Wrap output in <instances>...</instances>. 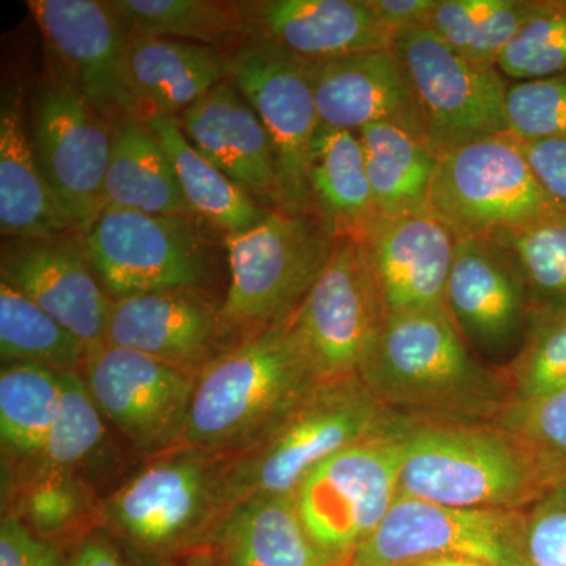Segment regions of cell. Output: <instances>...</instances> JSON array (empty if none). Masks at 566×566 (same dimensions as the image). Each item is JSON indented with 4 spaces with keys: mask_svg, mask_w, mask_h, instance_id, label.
<instances>
[{
    "mask_svg": "<svg viewBox=\"0 0 566 566\" xmlns=\"http://www.w3.org/2000/svg\"><path fill=\"white\" fill-rule=\"evenodd\" d=\"M65 566H136L122 553L120 546L104 534L84 536L65 558ZM142 566V564H140Z\"/></svg>",
    "mask_w": 566,
    "mask_h": 566,
    "instance_id": "46",
    "label": "cell"
},
{
    "mask_svg": "<svg viewBox=\"0 0 566 566\" xmlns=\"http://www.w3.org/2000/svg\"><path fill=\"white\" fill-rule=\"evenodd\" d=\"M526 516L520 510L457 509L398 495L381 526L348 566H401L428 557H460L490 566H528Z\"/></svg>",
    "mask_w": 566,
    "mask_h": 566,
    "instance_id": "11",
    "label": "cell"
},
{
    "mask_svg": "<svg viewBox=\"0 0 566 566\" xmlns=\"http://www.w3.org/2000/svg\"><path fill=\"white\" fill-rule=\"evenodd\" d=\"M390 417L357 376L316 382L251 444L221 457L223 512L253 495L296 493L316 465L378 433Z\"/></svg>",
    "mask_w": 566,
    "mask_h": 566,
    "instance_id": "4",
    "label": "cell"
},
{
    "mask_svg": "<svg viewBox=\"0 0 566 566\" xmlns=\"http://www.w3.org/2000/svg\"><path fill=\"white\" fill-rule=\"evenodd\" d=\"M524 551L528 566H566V493L551 495L526 516Z\"/></svg>",
    "mask_w": 566,
    "mask_h": 566,
    "instance_id": "42",
    "label": "cell"
},
{
    "mask_svg": "<svg viewBox=\"0 0 566 566\" xmlns=\"http://www.w3.org/2000/svg\"><path fill=\"white\" fill-rule=\"evenodd\" d=\"M147 125L169 156L181 191L197 218L226 234L251 230L266 218L270 210L193 148L177 117L153 115Z\"/></svg>",
    "mask_w": 566,
    "mask_h": 566,
    "instance_id": "30",
    "label": "cell"
},
{
    "mask_svg": "<svg viewBox=\"0 0 566 566\" xmlns=\"http://www.w3.org/2000/svg\"><path fill=\"white\" fill-rule=\"evenodd\" d=\"M345 566H348V565H345Z\"/></svg>",
    "mask_w": 566,
    "mask_h": 566,
    "instance_id": "49",
    "label": "cell"
},
{
    "mask_svg": "<svg viewBox=\"0 0 566 566\" xmlns=\"http://www.w3.org/2000/svg\"><path fill=\"white\" fill-rule=\"evenodd\" d=\"M230 70V52L189 41L132 36L126 50L129 91L145 123L153 115L178 117L229 81Z\"/></svg>",
    "mask_w": 566,
    "mask_h": 566,
    "instance_id": "25",
    "label": "cell"
},
{
    "mask_svg": "<svg viewBox=\"0 0 566 566\" xmlns=\"http://www.w3.org/2000/svg\"><path fill=\"white\" fill-rule=\"evenodd\" d=\"M444 303L472 352L504 356L523 348L531 326L526 290L493 238L458 240Z\"/></svg>",
    "mask_w": 566,
    "mask_h": 566,
    "instance_id": "17",
    "label": "cell"
},
{
    "mask_svg": "<svg viewBox=\"0 0 566 566\" xmlns=\"http://www.w3.org/2000/svg\"><path fill=\"white\" fill-rule=\"evenodd\" d=\"M31 142L41 174L77 232L104 210L112 125L48 66L32 106Z\"/></svg>",
    "mask_w": 566,
    "mask_h": 566,
    "instance_id": "12",
    "label": "cell"
},
{
    "mask_svg": "<svg viewBox=\"0 0 566 566\" xmlns=\"http://www.w3.org/2000/svg\"><path fill=\"white\" fill-rule=\"evenodd\" d=\"M335 243L314 214L283 211L268 212L251 230L226 234L230 283L219 314L227 333L248 337L289 319L323 273Z\"/></svg>",
    "mask_w": 566,
    "mask_h": 566,
    "instance_id": "6",
    "label": "cell"
},
{
    "mask_svg": "<svg viewBox=\"0 0 566 566\" xmlns=\"http://www.w3.org/2000/svg\"><path fill=\"white\" fill-rule=\"evenodd\" d=\"M88 509L87 488L74 472L32 471L22 490L17 515L33 534L54 543L76 527Z\"/></svg>",
    "mask_w": 566,
    "mask_h": 566,
    "instance_id": "39",
    "label": "cell"
},
{
    "mask_svg": "<svg viewBox=\"0 0 566 566\" xmlns=\"http://www.w3.org/2000/svg\"><path fill=\"white\" fill-rule=\"evenodd\" d=\"M87 346L10 283L0 282V357L55 371H82Z\"/></svg>",
    "mask_w": 566,
    "mask_h": 566,
    "instance_id": "34",
    "label": "cell"
},
{
    "mask_svg": "<svg viewBox=\"0 0 566 566\" xmlns=\"http://www.w3.org/2000/svg\"><path fill=\"white\" fill-rule=\"evenodd\" d=\"M551 211L515 134H497L438 155L430 212L458 240L516 229Z\"/></svg>",
    "mask_w": 566,
    "mask_h": 566,
    "instance_id": "7",
    "label": "cell"
},
{
    "mask_svg": "<svg viewBox=\"0 0 566 566\" xmlns=\"http://www.w3.org/2000/svg\"><path fill=\"white\" fill-rule=\"evenodd\" d=\"M497 69L510 82L538 80L566 71V0H538V6Z\"/></svg>",
    "mask_w": 566,
    "mask_h": 566,
    "instance_id": "37",
    "label": "cell"
},
{
    "mask_svg": "<svg viewBox=\"0 0 566 566\" xmlns=\"http://www.w3.org/2000/svg\"><path fill=\"white\" fill-rule=\"evenodd\" d=\"M400 495L457 509L520 510L553 480L502 427L392 415Z\"/></svg>",
    "mask_w": 566,
    "mask_h": 566,
    "instance_id": "2",
    "label": "cell"
},
{
    "mask_svg": "<svg viewBox=\"0 0 566 566\" xmlns=\"http://www.w3.org/2000/svg\"><path fill=\"white\" fill-rule=\"evenodd\" d=\"M243 10L248 35L308 65L386 50L392 41L368 0H253Z\"/></svg>",
    "mask_w": 566,
    "mask_h": 566,
    "instance_id": "22",
    "label": "cell"
},
{
    "mask_svg": "<svg viewBox=\"0 0 566 566\" xmlns=\"http://www.w3.org/2000/svg\"><path fill=\"white\" fill-rule=\"evenodd\" d=\"M129 36L205 44L233 54L248 36L243 2L111 0Z\"/></svg>",
    "mask_w": 566,
    "mask_h": 566,
    "instance_id": "31",
    "label": "cell"
},
{
    "mask_svg": "<svg viewBox=\"0 0 566 566\" xmlns=\"http://www.w3.org/2000/svg\"><path fill=\"white\" fill-rule=\"evenodd\" d=\"M140 564L142 566H216L207 549L197 551V553L174 558V560L156 562V564H147V562H140Z\"/></svg>",
    "mask_w": 566,
    "mask_h": 566,
    "instance_id": "47",
    "label": "cell"
},
{
    "mask_svg": "<svg viewBox=\"0 0 566 566\" xmlns=\"http://www.w3.org/2000/svg\"><path fill=\"white\" fill-rule=\"evenodd\" d=\"M458 238L433 212L379 219L360 241L386 315L446 308Z\"/></svg>",
    "mask_w": 566,
    "mask_h": 566,
    "instance_id": "19",
    "label": "cell"
},
{
    "mask_svg": "<svg viewBox=\"0 0 566 566\" xmlns=\"http://www.w3.org/2000/svg\"><path fill=\"white\" fill-rule=\"evenodd\" d=\"M357 378L387 411L479 422L509 405L504 379L474 359L446 308L386 315Z\"/></svg>",
    "mask_w": 566,
    "mask_h": 566,
    "instance_id": "1",
    "label": "cell"
},
{
    "mask_svg": "<svg viewBox=\"0 0 566 566\" xmlns=\"http://www.w3.org/2000/svg\"><path fill=\"white\" fill-rule=\"evenodd\" d=\"M104 417L80 371H62L57 415L32 471H70L80 468L103 444Z\"/></svg>",
    "mask_w": 566,
    "mask_h": 566,
    "instance_id": "36",
    "label": "cell"
},
{
    "mask_svg": "<svg viewBox=\"0 0 566 566\" xmlns=\"http://www.w3.org/2000/svg\"><path fill=\"white\" fill-rule=\"evenodd\" d=\"M385 318L363 248L342 238L290 316V329L316 381H337L357 376Z\"/></svg>",
    "mask_w": 566,
    "mask_h": 566,
    "instance_id": "13",
    "label": "cell"
},
{
    "mask_svg": "<svg viewBox=\"0 0 566 566\" xmlns=\"http://www.w3.org/2000/svg\"><path fill=\"white\" fill-rule=\"evenodd\" d=\"M401 449L392 417L382 430L316 465L300 488L297 510L324 553L342 565L381 526L400 495Z\"/></svg>",
    "mask_w": 566,
    "mask_h": 566,
    "instance_id": "8",
    "label": "cell"
},
{
    "mask_svg": "<svg viewBox=\"0 0 566 566\" xmlns=\"http://www.w3.org/2000/svg\"><path fill=\"white\" fill-rule=\"evenodd\" d=\"M193 221L104 208L82 237L112 300L207 285L212 274L210 245Z\"/></svg>",
    "mask_w": 566,
    "mask_h": 566,
    "instance_id": "9",
    "label": "cell"
},
{
    "mask_svg": "<svg viewBox=\"0 0 566 566\" xmlns=\"http://www.w3.org/2000/svg\"><path fill=\"white\" fill-rule=\"evenodd\" d=\"M506 375L513 385L509 405L528 403L565 389L566 315L532 324Z\"/></svg>",
    "mask_w": 566,
    "mask_h": 566,
    "instance_id": "38",
    "label": "cell"
},
{
    "mask_svg": "<svg viewBox=\"0 0 566 566\" xmlns=\"http://www.w3.org/2000/svg\"><path fill=\"white\" fill-rule=\"evenodd\" d=\"M0 230L7 240L80 233L41 174L17 96L0 109Z\"/></svg>",
    "mask_w": 566,
    "mask_h": 566,
    "instance_id": "27",
    "label": "cell"
},
{
    "mask_svg": "<svg viewBox=\"0 0 566 566\" xmlns=\"http://www.w3.org/2000/svg\"><path fill=\"white\" fill-rule=\"evenodd\" d=\"M390 50L403 65L424 137L438 155L510 133V81L499 69L465 61L430 29L394 33Z\"/></svg>",
    "mask_w": 566,
    "mask_h": 566,
    "instance_id": "10",
    "label": "cell"
},
{
    "mask_svg": "<svg viewBox=\"0 0 566 566\" xmlns=\"http://www.w3.org/2000/svg\"><path fill=\"white\" fill-rule=\"evenodd\" d=\"M390 33L428 29L438 0H368Z\"/></svg>",
    "mask_w": 566,
    "mask_h": 566,
    "instance_id": "45",
    "label": "cell"
},
{
    "mask_svg": "<svg viewBox=\"0 0 566 566\" xmlns=\"http://www.w3.org/2000/svg\"><path fill=\"white\" fill-rule=\"evenodd\" d=\"M177 118L193 148L234 185L266 210H283L273 144L232 81L216 85Z\"/></svg>",
    "mask_w": 566,
    "mask_h": 566,
    "instance_id": "21",
    "label": "cell"
},
{
    "mask_svg": "<svg viewBox=\"0 0 566 566\" xmlns=\"http://www.w3.org/2000/svg\"><path fill=\"white\" fill-rule=\"evenodd\" d=\"M312 214L335 240L360 241L379 221L359 134L318 125L308 151Z\"/></svg>",
    "mask_w": 566,
    "mask_h": 566,
    "instance_id": "26",
    "label": "cell"
},
{
    "mask_svg": "<svg viewBox=\"0 0 566 566\" xmlns=\"http://www.w3.org/2000/svg\"><path fill=\"white\" fill-rule=\"evenodd\" d=\"M357 134L379 219L430 211L438 153L420 137L390 123H374Z\"/></svg>",
    "mask_w": 566,
    "mask_h": 566,
    "instance_id": "29",
    "label": "cell"
},
{
    "mask_svg": "<svg viewBox=\"0 0 566 566\" xmlns=\"http://www.w3.org/2000/svg\"><path fill=\"white\" fill-rule=\"evenodd\" d=\"M510 133L523 142L566 137V71L538 80L510 82Z\"/></svg>",
    "mask_w": 566,
    "mask_h": 566,
    "instance_id": "41",
    "label": "cell"
},
{
    "mask_svg": "<svg viewBox=\"0 0 566 566\" xmlns=\"http://www.w3.org/2000/svg\"><path fill=\"white\" fill-rule=\"evenodd\" d=\"M538 0H438L428 29L465 61L497 69Z\"/></svg>",
    "mask_w": 566,
    "mask_h": 566,
    "instance_id": "33",
    "label": "cell"
},
{
    "mask_svg": "<svg viewBox=\"0 0 566 566\" xmlns=\"http://www.w3.org/2000/svg\"><path fill=\"white\" fill-rule=\"evenodd\" d=\"M311 76L319 125L357 133L390 123L427 142L411 84L390 48L316 63Z\"/></svg>",
    "mask_w": 566,
    "mask_h": 566,
    "instance_id": "23",
    "label": "cell"
},
{
    "mask_svg": "<svg viewBox=\"0 0 566 566\" xmlns=\"http://www.w3.org/2000/svg\"><path fill=\"white\" fill-rule=\"evenodd\" d=\"M401 566H490L482 562L469 560L460 557H428L420 560L409 562Z\"/></svg>",
    "mask_w": 566,
    "mask_h": 566,
    "instance_id": "48",
    "label": "cell"
},
{
    "mask_svg": "<svg viewBox=\"0 0 566 566\" xmlns=\"http://www.w3.org/2000/svg\"><path fill=\"white\" fill-rule=\"evenodd\" d=\"M0 566H65L57 545L33 534L17 513L0 521Z\"/></svg>",
    "mask_w": 566,
    "mask_h": 566,
    "instance_id": "43",
    "label": "cell"
},
{
    "mask_svg": "<svg viewBox=\"0 0 566 566\" xmlns=\"http://www.w3.org/2000/svg\"><path fill=\"white\" fill-rule=\"evenodd\" d=\"M501 422L551 480L562 474L566 468V387L539 400L506 406Z\"/></svg>",
    "mask_w": 566,
    "mask_h": 566,
    "instance_id": "40",
    "label": "cell"
},
{
    "mask_svg": "<svg viewBox=\"0 0 566 566\" xmlns=\"http://www.w3.org/2000/svg\"><path fill=\"white\" fill-rule=\"evenodd\" d=\"M227 335L219 307L199 290H177L112 300L104 344L147 354L197 376L223 352Z\"/></svg>",
    "mask_w": 566,
    "mask_h": 566,
    "instance_id": "20",
    "label": "cell"
},
{
    "mask_svg": "<svg viewBox=\"0 0 566 566\" xmlns=\"http://www.w3.org/2000/svg\"><path fill=\"white\" fill-rule=\"evenodd\" d=\"M523 147L547 202L566 212V137L523 142Z\"/></svg>",
    "mask_w": 566,
    "mask_h": 566,
    "instance_id": "44",
    "label": "cell"
},
{
    "mask_svg": "<svg viewBox=\"0 0 566 566\" xmlns=\"http://www.w3.org/2000/svg\"><path fill=\"white\" fill-rule=\"evenodd\" d=\"M85 385L104 420L147 458L178 449L188 422L196 375L120 346L87 353Z\"/></svg>",
    "mask_w": 566,
    "mask_h": 566,
    "instance_id": "15",
    "label": "cell"
},
{
    "mask_svg": "<svg viewBox=\"0 0 566 566\" xmlns=\"http://www.w3.org/2000/svg\"><path fill=\"white\" fill-rule=\"evenodd\" d=\"M107 207L197 218L169 156L145 122L129 118L112 125L111 161L104 180Z\"/></svg>",
    "mask_w": 566,
    "mask_h": 566,
    "instance_id": "28",
    "label": "cell"
},
{
    "mask_svg": "<svg viewBox=\"0 0 566 566\" xmlns=\"http://www.w3.org/2000/svg\"><path fill=\"white\" fill-rule=\"evenodd\" d=\"M50 66L80 92L111 125L144 122L126 77L132 39L111 2L29 0Z\"/></svg>",
    "mask_w": 566,
    "mask_h": 566,
    "instance_id": "16",
    "label": "cell"
},
{
    "mask_svg": "<svg viewBox=\"0 0 566 566\" xmlns=\"http://www.w3.org/2000/svg\"><path fill=\"white\" fill-rule=\"evenodd\" d=\"M316 382L290 318L240 338L197 375L178 449L232 455L285 416Z\"/></svg>",
    "mask_w": 566,
    "mask_h": 566,
    "instance_id": "3",
    "label": "cell"
},
{
    "mask_svg": "<svg viewBox=\"0 0 566 566\" xmlns=\"http://www.w3.org/2000/svg\"><path fill=\"white\" fill-rule=\"evenodd\" d=\"M205 549L216 566H344L304 526L294 494H264L227 509Z\"/></svg>",
    "mask_w": 566,
    "mask_h": 566,
    "instance_id": "24",
    "label": "cell"
},
{
    "mask_svg": "<svg viewBox=\"0 0 566 566\" xmlns=\"http://www.w3.org/2000/svg\"><path fill=\"white\" fill-rule=\"evenodd\" d=\"M62 395V371L36 365H3L0 434L10 455L33 460L46 441Z\"/></svg>",
    "mask_w": 566,
    "mask_h": 566,
    "instance_id": "35",
    "label": "cell"
},
{
    "mask_svg": "<svg viewBox=\"0 0 566 566\" xmlns=\"http://www.w3.org/2000/svg\"><path fill=\"white\" fill-rule=\"evenodd\" d=\"M2 281L54 316L87 352L104 345L112 297L93 270L82 233L9 240L2 249Z\"/></svg>",
    "mask_w": 566,
    "mask_h": 566,
    "instance_id": "18",
    "label": "cell"
},
{
    "mask_svg": "<svg viewBox=\"0 0 566 566\" xmlns=\"http://www.w3.org/2000/svg\"><path fill=\"white\" fill-rule=\"evenodd\" d=\"M221 463L193 449L151 458L104 501L107 526L147 564L205 549L223 515Z\"/></svg>",
    "mask_w": 566,
    "mask_h": 566,
    "instance_id": "5",
    "label": "cell"
},
{
    "mask_svg": "<svg viewBox=\"0 0 566 566\" xmlns=\"http://www.w3.org/2000/svg\"><path fill=\"white\" fill-rule=\"evenodd\" d=\"M230 81L259 115L273 144L283 212L312 214L308 151L319 125L311 65L248 35L232 54Z\"/></svg>",
    "mask_w": 566,
    "mask_h": 566,
    "instance_id": "14",
    "label": "cell"
},
{
    "mask_svg": "<svg viewBox=\"0 0 566 566\" xmlns=\"http://www.w3.org/2000/svg\"><path fill=\"white\" fill-rule=\"evenodd\" d=\"M490 238L516 266L526 290L531 326L566 315V212L551 211Z\"/></svg>",
    "mask_w": 566,
    "mask_h": 566,
    "instance_id": "32",
    "label": "cell"
}]
</instances>
